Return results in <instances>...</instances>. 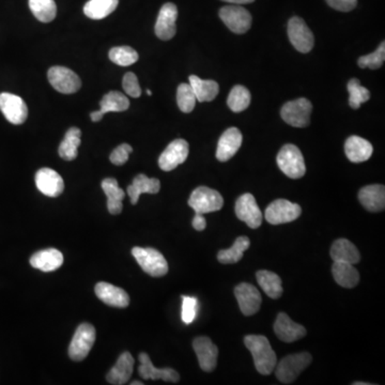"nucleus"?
<instances>
[{
	"label": "nucleus",
	"mask_w": 385,
	"mask_h": 385,
	"mask_svg": "<svg viewBox=\"0 0 385 385\" xmlns=\"http://www.w3.org/2000/svg\"><path fill=\"white\" fill-rule=\"evenodd\" d=\"M29 8L34 17L42 23L51 22L57 15L55 0H29Z\"/></svg>",
	"instance_id": "nucleus-37"
},
{
	"label": "nucleus",
	"mask_w": 385,
	"mask_h": 385,
	"mask_svg": "<svg viewBox=\"0 0 385 385\" xmlns=\"http://www.w3.org/2000/svg\"><path fill=\"white\" fill-rule=\"evenodd\" d=\"M302 208L289 200L276 199L266 208L264 217L271 225L287 224L300 217Z\"/></svg>",
	"instance_id": "nucleus-8"
},
{
	"label": "nucleus",
	"mask_w": 385,
	"mask_h": 385,
	"mask_svg": "<svg viewBox=\"0 0 385 385\" xmlns=\"http://www.w3.org/2000/svg\"><path fill=\"white\" fill-rule=\"evenodd\" d=\"M236 215L242 222L247 223L251 229H257L262 224V213L257 205L256 199L251 194L247 192L238 198L236 203Z\"/></svg>",
	"instance_id": "nucleus-13"
},
{
	"label": "nucleus",
	"mask_w": 385,
	"mask_h": 385,
	"mask_svg": "<svg viewBox=\"0 0 385 385\" xmlns=\"http://www.w3.org/2000/svg\"><path fill=\"white\" fill-rule=\"evenodd\" d=\"M274 332L276 336L284 343H295L306 335V329L303 325H297L290 319L285 312L278 314L274 323Z\"/></svg>",
	"instance_id": "nucleus-21"
},
{
	"label": "nucleus",
	"mask_w": 385,
	"mask_h": 385,
	"mask_svg": "<svg viewBox=\"0 0 385 385\" xmlns=\"http://www.w3.org/2000/svg\"><path fill=\"white\" fill-rule=\"evenodd\" d=\"M122 86H123L125 93L132 98H139L142 95V88L139 86L138 78L132 72H129L123 76Z\"/></svg>",
	"instance_id": "nucleus-44"
},
{
	"label": "nucleus",
	"mask_w": 385,
	"mask_h": 385,
	"mask_svg": "<svg viewBox=\"0 0 385 385\" xmlns=\"http://www.w3.org/2000/svg\"><path fill=\"white\" fill-rule=\"evenodd\" d=\"M133 148L127 144H122L110 154V160L114 165L122 166L127 163L129 154L132 153Z\"/></svg>",
	"instance_id": "nucleus-45"
},
{
	"label": "nucleus",
	"mask_w": 385,
	"mask_h": 385,
	"mask_svg": "<svg viewBox=\"0 0 385 385\" xmlns=\"http://www.w3.org/2000/svg\"><path fill=\"white\" fill-rule=\"evenodd\" d=\"M36 186L42 194L53 198L60 196L64 190V179L54 169L47 167L36 173Z\"/></svg>",
	"instance_id": "nucleus-18"
},
{
	"label": "nucleus",
	"mask_w": 385,
	"mask_h": 385,
	"mask_svg": "<svg viewBox=\"0 0 385 385\" xmlns=\"http://www.w3.org/2000/svg\"><path fill=\"white\" fill-rule=\"evenodd\" d=\"M134 358L129 352H123L118 358L116 365L106 375L108 383L114 385H123L129 381L134 371Z\"/></svg>",
	"instance_id": "nucleus-24"
},
{
	"label": "nucleus",
	"mask_w": 385,
	"mask_h": 385,
	"mask_svg": "<svg viewBox=\"0 0 385 385\" xmlns=\"http://www.w3.org/2000/svg\"><path fill=\"white\" fill-rule=\"evenodd\" d=\"M221 20L234 34L249 32L251 26V15L247 9L239 5H226L220 10Z\"/></svg>",
	"instance_id": "nucleus-12"
},
{
	"label": "nucleus",
	"mask_w": 385,
	"mask_h": 385,
	"mask_svg": "<svg viewBox=\"0 0 385 385\" xmlns=\"http://www.w3.org/2000/svg\"><path fill=\"white\" fill-rule=\"evenodd\" d=\"M30 264L43 272H53L64 264V255L56 249H43L32 255Z\"/></svg>",
	"instance_id": "nucleus-26"
},
{
	"label": "nucleus",
	"mask_w": 385,
	"mask_h": 385,
	"mask_svg": "<svg viewBox=\"0 0 385 385\" xmlns=\"http://www.w3.org/2000/svg\"><path fill=\"white\" fill-rule=\"evenodd\" d=\"M234 295L244 316H253L260 310L262 297L255 286L249 283L240 284L234 288Z\"/></svg>",
	"instance_id": "nucleus-15"
},
{
	"label": "nucleus",
	"mask_w": 385,
	"mask_h": 385,
	"mask_svg": "<svg viewBox=\"0 0 385 385\" xmlns=\"http://www.w3.org/2000/svg\"><path fill=\"white\" fill-rule=\"evenodd\" d=\"M102 188L105 195L108 196V212L112 215H118L122 212L123 205L122 200L125 199V190L119 188L118 181L114 178H106L102 181Z\"/></svg>",
	"instance_id": "nucleus-30"
},
{
	"label": "nucleus",
	"mask_w": 385,
	"mask_h": 385,
	"mask_svg": "<svg viewBox=\"0 0 385 385\" xmlns=\"http://www.w3.org/2000/svg\"><path fill=\"white\" fill-rule=\"evenodd\" d=\"M192 224L194 229L197 230V232H203V230L206 229V227H207V221L203 217V214H197L196 213L195 216L192 219Z\"/></svg>",
	"instance_id": "nucleus-47"
},
{
	"label": "nucleus",
	"mask_w": 385,
	"mask_h": 385,
	"mask_svg": "<svg viewBox=\"0 0 385 385\" xmlns=\"http://www.w3.org/2000/svg\"><path fill=\"white\" fill-rule=\"evenodd\" d=\"M288 37L293 47L302 54H308L314 47V34L301 17H293L288 23Z\"/></svg>",
	"instance_id": "nucleus-10"
},
{
	"label": "nucleus",
	"mask_w": 385,
	"mask_h": 385,
	"mask_svg": "<svg viewBox=\"0 0 385 385\" xmlns=\"http://www.w3.org/2000/svg\"><path fill=\"white\" fill-rule=\"evenodd\" d=\"M312 105L305 98L286 103L282 108L281 115L284 121L295 127H305L310 125Z\"/></svg>",
	"instance_id": "nucleus-7"
},
{
	"label": "nucleus",
	"mask_w": 385,
	"mask_h": 385,
	"mask_svg": "<svg viewBox=\"0 0 385 385\" xmlns=\"http://www.w3.org/2000/svg\"><path fill=\"white\" fill-rule=\"evenodd\" d=\"M188 79H190V85L194 91L196 100L199 102H211L220 92V86L212 79L203 81L196 75H190Z\"/></svg>",
	"instance_id": "nucleus-32"
},
{
	"label": "nucleus",
	"mask_w": 385,
	"mask_h": 385,
	"mask_svg": "<svg viewBox=\"0 0 385 385\" xmlns=\"http://www.w3.org/2000/svg\"><path fill=\"white\" fill-rule=\"evenodd\" d=\"M243 136L237 127L226 129L221 136L217 144L216 159L220 162H227L236 156L242 145Z\"/></svg>",
	"instance_id": "nucleus-20"
},
{
	"label": "nucleus",
	"mask_w": 385,
	"mask_h": 385,
	"mask_svg": "<svg viewBox=\"0 0 385 385\" xmlns=\"http://www.w3.org/2000/svg\"><path fill=\"white\" fill-rule=\"evenodd\" d=\"M257 282L261 289L271 299H280L283 295L282 280L277 274L268 270L258 271L256 273Z\"/></svg>",
	"instance_id": "nucleus-33"
},
{
	"label": "nucleus",
	"mask_w": 385,
	"mask_h": 385,
	"mask_svg": "<svg viewBox=\"0 0 385 385\" xmlns=\"http://www.w3.org/2000/svg\"><path fill=\"white\" fill-rule=\"evenodd\" d=\"M198 301L196 297H182V312H181V318L186 325H190L195 320L196 314H197Z\"/></svg>",
	"instance_id": "nucleus-43"
},
{
	"label": "nucleus",
	"mask_w": 385,
	"mask_h": 385,
	"mask_svg": "<svg viewBox=\"0 0 385 385\" xmlns=\"http://www.w3.org/2000/svg\"><path fill=\"white\" fill-rule=\"evenodd\" d=\"M161 190L159 179L148 178L144 173H139L135 177L132 184L127 186V195L131 198L132 205H136L139 196L142 194H158Z\"/></svg>",
	"instance_id": "nucleus-28"
},
{
	"label": "nucleus",
	"mask_w": 385,
	"mask_h": 385,
	"mask_svg": "<svg viewBox=\"0 0 385 385\" xmlns=\"http://www.w3.org/2000/svg\"><path fill=\"white\" fill-rule=\"evenodd\" d=\"M358 200L369 212H381L385 208V188L381 184L364 186L358 192Z\"/></svg>",
	"instance_id": "nucleus-25"
},
{
	"label": "nucleus",
	"mask_w": 385,
	"mask_h": 385,
	"mask_svg": "<svg viewBox=\"0 0 385 385\" xmlns=\"http://www.w3.org/2000/svg\"><path fill=\"white\" fill-rule=\"evenodd\" d=\"M227 104L234 112H241L251 104V92L244 86H234L230 91Z\"/></svg>",
	"instance_id": "nucleus-38"
},
{
	"label": "nucleus",
	"mask_w": 385,
	"mask_h": 385,
	"mask_svg": "<svg viewBox=\"0 0 385 385\" xmlns=\"http://www.w3.org/2000/svg\"><path fill=\"white\" fill-rule=\"evenodd\" d=\"M345 153L352 163H362L371 159L373 156V145L362 137L350 136L345 144Z\"/></svg>",
	"instance_id": "nucleus-27"
},
{
	"label": "nucleus",
	"mask_w": 385,
	"mask_h": 385,
	"mask_svg": "<svg viewBox=\"0 0 385 385\" xmlns=\"http://www.w3.org/2000/svg\"><path fill=\"white\" fill-rule=\"evenodd\" d=\"M95 291L97 297L102 302L112 306V308H125L129 306V295L122 288L116 287V286L105 283V282H101V283L95 285Z\"/></svg>",
	"instance_id": "nucleus-22"
},
{
	"label": "nucleus",
	"mask_w": 385,
	"mask_h": 385,
	"mask_svg": "<svg viewBox=\"0 0 385 385\" xmlns=\"http://www.w3.org/2000/svg\"><path fill=\"white\" fill-rule=\"evenodd\" d=\"M190 146L184 139H175L167 146L159 159L160 169L171 171L188 159Z\"/></svg>",
	"instance_id": "nucleus-14"
},
{
	"label": "nucleus",
	"mask_w": 385,
	"mask_h": 385,
	"mask_svg": "<svg viewBox=\"0 0 385 385\" xmlns=\"http://www.w3.org/2000/svg\"><path fill=\"white\" fill-rule=\"evenodd\" d=\"M276 161L280 169L289 178L300 179L306 173L302 152L295 145H285L278 152Z\"/></svg>",
	"instance_id": "nucleus-4"
},
{
	"label": "nucleus",
	"mask_w": 385,
	"mask_h": 385,
	"mask_svg": "<svg viewBox=\"0 0 385 385\" xmlns=\"http://www.w3.org/2000/svg\"><path fill=\"white\" fill-rule=\"evenodd\" d=\"M332 274L335 282L344 288H354L360 282V274L354 264L341 261H334L332 266Z\"/></svg>",
	"instance_id": "nucleus-31"
},
{
	"label": "nucleus",
	"mask_w": 385,
	"mask_h": 385,
	"mask_svg": "<svg viewBox=\"0 0 385 385\" xmlns=\"http://www.w3.org/2000/svg\"><path fill=\"white\" fill-rule=\"evenodd\" d=\"M312 358L308 352L290 354L276 364V378L284 384H291L297 380L304 369L312 363Z\"/></svg>",
	"instance_id": "nucleus-2"
},
{
	"label": "nucleus",
	"mask_w": 385,
	"mask_h": 385,
	"mask_svg": "<svg viewBox=\"0 0 385 385\" xmlns=\"http://www.w3.org/2000/svg\"><path fill=\"white\" fill-rule=\"evenodd\" d=\"M81 129L71 127L64 135V138L59 146L58 152L61 159L73 161L77 158L78 147L81 146Z\"/></svg>",
	"instance_id": "nucleus-34"
},
{
	"label": "nucleus",
	"mask_w": 385,
	"mask_h": 385,
	"mask_svg": "<svg viewBox=\"0 0 385 385\" xmlns=\"http://www.w3.org/2000/svg\"><path fill=\"white\" fill-rule=\"evenodd\" d=\"M49 84L55 90L64 95L77 92L82 87L81 78L75 72L64 66H53L47 73Z\"/></svg>",
	"instance_id": "nucleus-9"
},
{
	"label": "nucleus",
	"mask_w": 385,
	"mask_h": 385,
	"mask_svg": "<svg viewBox=\"0 0 385 385\" xmlns=\"http://www.w3.org/2000/svg\"><path fill=\"white\" fill-rule=\"evenodd\" d=\"M147 95H152V91L151 90H147Z\"/></svg>",
	"instance_id": "nucleus-50"
},
{
	"label": "nucleus",
	"mask_w": 385,
	"mask_h": 385,
	"mask_svg": "<svg viewBox=\"0 0 385 385\" xmlns=\"http://www.w3.org/2000/svg\"><path fill=\"white\" fill-rule=\"evenodd\" d=\"M119 0H89L84 7V13L91 20H102L117 9Z\"/></svg>",
	"instance_id": "nucleus-35"
},
{
	"label": "nucleus",
	"mask_w": 385,
	"mask_h": 385,
	"mask_svg": "<svg viewBox=\"0 0 385 385\" xmlns=\"http://www.w3.org/2000/svg\"><path fill=\"white\" fill-rule=\"evenodd\" d=\"M226 3H234V5H245V3H253L255 0H223Z\"/></svg>",
	"instance_id": "nucleus-48"
},
{
	"label": "nucleus",
	"mask_w": 385,
	"mask_h": 385,
	"mask_svg": "<svg viewBox=\"0 0 385 385\" xmlns=\"http://www.w3.org/2000/svg\"><path fill=\"white\" fill-rule=\"evenodd\" d=\"M196 101L197 100L190 84H181L177 90V103L181 112L186 114L192 112L195 108Z\"/></svg>",
	"instance_id": "nucleus-41"
},
{
	"label": "nucleus",
	"mask_w": 385,
	"mask_h": 385,
	"mask_svg": "<svg viewBox=\"0 0 385 385\" xmlns=\"http://www.w3.org/2000/svg\"><path fill=\"white\" fill-rule=\"evenodd\" d=\"M385 60V43L382 42L380 45H379L377 51H373L371 54L366 55V56H362L361 58L358 59V66L362 69L369 68L371 70H377V69L381 68L384 64Z\"/></svg>",
	"instance_id": "nucleus-42"
},
{
	"label": "nucleus",
	"mask_w": 385,
	"mask_h": 385,
	"mask_svg": "<svg viewBox=\"0 0 385 385\" xmlns=\"http://www.w3.org/2000/svg\"><path fill=\"white\" fill-rule=\"evenodd\" d=\"M188 206L197 214H206L220 211L224 206V199L217 190L207 186H199L190 194Z\"/></svg>",
	"instance_id": "nucleus-5"
},
{
	"label": "nucleus",
	"mask_w": 385,
	"mask_h": 385,
	"mask_svg": "<svg viewBox=\"0 0 385 385\" xmlns=\"http://www.w3.org/2000/svg\"><path fill=\"white\" fill-rule=\"evenodd\" d=\"M347 88H348L349 95H350L349 105L353 110H358V108H361V105L363 103L367 102L371 99V92H369V89L361 86L358 78L350 79Z\"/></svg>",
	"instance_id": "nucleus-39"
},
{
	"label": "nucleus",
	"mask_w": 385,
	"mask_h": 385,
	"mask_svg": "<svg viewBox=\"0 0 385 385\" xmlns=\"http://www.w3.org/2000/svg\"><path fill=\"white\" fill-rule=\"evenodd\" d=\"M132 255L140 268L152 277H161L169 273V264L158 249L152 247H134Z\"/></svg>",
	"instance_id": "nucleus-3"
},
{
	"label": "nucleus",
	"mask_w": 385,
	"mask_h": 385,
	"mask_svg": "<svg viewBox=\"0 0 385 385\" xmlns=\"http://www.w3.org/2000/svg\"><path fill=\"white\" fill-rule=\"evenodd\" d=\"M330 7L340 12H350L358 5V0H325Z\"/></svg>",
	"instance_id": "nucleus-46"
},
{
	"label": "nucleus",
	"mask_w": 385,
	"mask_h": 385,
	"mask_svg": "<svg viewBox=\"0 0 385 385\" xmlns=\"http://www.w3.org/2000/svg\"><path fill=\"white\" fill-rule=\"evenodd\" d=\"M129 108V99L119 91H110L103 97L100 102V110L90 114L93 122H99L105 114L110 112H125Z\"/></svg>",
	"instance_id": "nucleus-23"
},
{
	"label": "nucleus",
	"mask_w": 385,
	"mask_h": 385,
	"mask_svg": "<svg viewBox=\"0 0 385 385\" xmlns=\"http://www.w3.org/2000/svg\"><path fill=\"white\" fill-rule=\"evenodd\" d=\"M244 344L253 356L257 371L261 375H270L275 369L277 358L268 338L262 335H247L244 337Z\"/></svg>",
	"instance_id": "nucleus-1"
},
{
	"label": "nucleus",
	"mask_w": 385,
	"mask_h": 385,
	"mask_svg": "<svg viewBox=\"0 0 385 385\" xmlns=\"http://www.w3.org/2000/svg\"><path fill=\"white\" fill-rule=\"evenodd\" d=\"M0 110L12 125H23L28 117V108L25 101L12 93H0Z\"/></svg>",
	"instance_id": "nucleus-11"
},
{
	"label": "nucleus",
	"mask_w": 385,
	"mask_h": 385,
	"mask_svg": "<svg viewBox=\"0 0 385 385\" xmlns=\"http://www.w3.org/2000/svg\"><path fill=\"white\" fill-rule=\"evenodd\" d=\"M178 18L177 5L171 3H165L160 10L156 23V37L163 41H169L176 36V22Z\"/></svg>",
	"instance_id": "nucleus-16"
},
{
	"label": "nucleus",
	"mask_w": 385,
	"mask_h": 385,
	"mask_svg": "<svg viewBox=\"0 0 385 385\" xmlns=\"http://www.w3.org/2000/svg\"><path fill=\"white\" fill-rule=\"evenodd\" d=\"M95 341V329L90 323H82L69 347V356L75 362L85 360Z\"/></svg>",
	"instance_id": "nucleus-6"
},
{
	"label": "nucleus",
	"mask_w": 385,
	"mask_h": 385,
	"mask_svg": "<svg viewBox=\"0 0 385 385\" xmlns=\"http://www.w3.org/2000/svg\"><path fill=\"white\" fill-rule=\"evenodd\" d=\"M251 245L247 237H239L234 241V245L230 249H222V251L217 253V259L220 261L221 264H237L241 260L243 257L244 251L249 249Z\"/></svg>",
	"instance_id": "nucleus-36"
},
{
	"label": "nucleus",
	"mask_w": 385,
	"mask_h": 385,
	"mask_svg": "<svg viewBox=\"0 0 385 385\" xmlns=\"http://www.w3.org/2000/svg\"><path fill=\"white\" fill-rule=\"evenodd\" d=\"M110 59L118 66H129L138 60V54L132 47H117L110 49Z\"/></svg>",
	"instance_id": "nucleus-40"
},
{
	"label": "nucleus",
	"mask_w": 385,
	"mask_h": 385,
	"mask_svg": "<svg viewBox=\"0 0 385 385\" xmlns=\"http://www.w3.org/2000/svg\"><path fill=\"white\" fill-rule=\"evenodd\" d=\"M131 384H132V385H142V384H144V383L139 382V381H133V382L131 383Z\"/></svg>",
	"instance_id": "nucleus-49"
},
{
	"label": "nucleus",
	"mask_w": 385,
	"mask_h": 385,
	"mask_svg": "<svg viewBox=\"0 0 385 385\" xmlns=\"http://www.w3.org/2000/svg\"><path fill=\"white\" fill-rule=\"evenodd\" d=\"M330 253L334 261L356 264L361 260V255L356 245L347 239L336 240L332 245Z\"/></svg>",
	"instance_id": "nucleus-29"
},
{
	"label": "nucleus",
	"mask_w": 385,
	"mask_h": 385,
	"mask_svg": "<svg viewBox=\"0 0 385 385\" xmlns=\"http://www.w3.org/2000/svg\"><path fill=\"white\" fill-rule=\"evenodd\" d=\"M192 348L197 356L200 369L206 373L214 371L217 365L219 349L209 337L200 336L192 341Z\"/></svg>",
	"instance_id": "nucleus-17"
},
{
	"label": "nucleus",
	"mask_w": 385,
	"mask_h": 385,
	"mask_svg": "<svg viewBox=\"0 0 385 385\" xmlns=\"http://www.w3.org/2000/svg\"><path fill=\"white\" fill-rule=\"evenodd\" d=\"M140 366L138 367V373L145 380H161L165 382L178 383L180 380V375L178 371L173 369H156L152 364L150 356L148 354L142 353L138 356Z\"/></svg>",
	"instance_id": "nucleus-19"
}]
</instances>
